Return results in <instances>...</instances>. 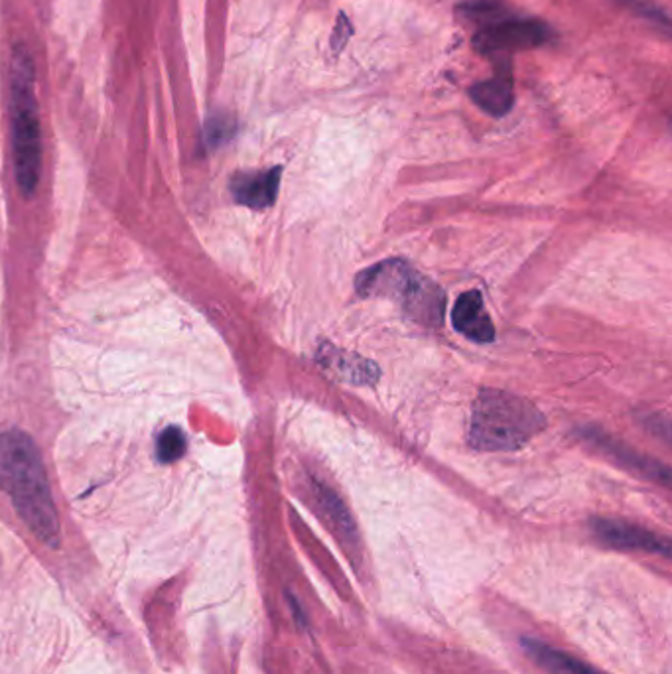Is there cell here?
Returning <instances> with one entry per match:
<instances>
[{
  "instance_id": "cell-8",
  "label": "cell",
  "mask_w": 672,
  "mask_h": 674,
  "mask_svg": "<svg viewBox=\"0 0 672 674\" xmlns=\"http://www.w3.org/2000/svg\"><path fill=\"white\" fill-rule=\"evenodd\" d=\"M453 328L463 333L468 340L478 343H492L495 340V326L485 310L480 291L463 293L452 310Z\"/></svg>"
},
{
  "instance_id": "cell-7",
  "label": "cell",
  "mask_w": 672,
  "mask_h": 674,
  "mask_svg": "<svg viewBox=\"0 0 672 674\" xmlns=\"http://www.w3.org/2000/svg\"><path fill=\"white\" fill-rule=\"evenodd\" d=\"M282 168L235 174L229 184L233 200L251 210H267L276 202Z\"/></svg>"
},
{
  "instance_id": "cell-10",
  "label": "cell",
  "mask_w": 672,
  "mask_h": 674,
  "mask_svg": "<svg viewBox=\"0 0 672 674\" xmlns=\"http://www.w3.org/2000/svg\"><path fill=\"white\" fill-rule=\"evenodd\" d=\"M522 649L531 657L532 661L541 664L544 671L552 674H605L590 664L574 659L570 654L563 653L558 649H552L549 645L539 643L534 639H522Z\"/></svg>"
},
{
  "instance_id": "cell-5",
  "label": "cell",
  "mask_w": 672,
  "mask_h": 674,
  "mask_svg": "<svg viewBox=\"0 0 672 674\" xmlns=\"http://www.w3.org/2000/svg\"><path fill=\"white\" fill-rule=\"evenodd\" d=\"M421 281V274L412 271L406 262L392 259L363 271L355 279V288L362 296H391L404 306Z\"/></svg>"
},
{
  "instance_id": "cell-2",
  "label": "cell",
  "mask_w": 672,
  "mask_h": 674,
  "mask_svg": "<svg viewBox=\"0 0 672 674\" xmlns=\"http://www.w3.org/2000/svg\"><path fill=\"white\" fill-rule=\"evenodd\" d=\"M11 132L16 181L24 196H32L40 181L42 129L34 61L24 48L12 56Z\"/></svg>"
},
{
  "instance_id": "cell-6",
  "label": "cell",
  "mask_w": 672,
  "mask_h": 674,
  "mask_svg": "<svg viewBox=\"0 0 672 674\" xmlns=\"http://www.w3.org/2000/svg\"><path fill=\"white\" fill-rule=\"evenodd\" d=\"M592 531L603 544L622 548V551H645V553L671 556V544L659 534L645 531L637 524L613 521V519H593Z\"/></svg>"
},
{
  "instance_id": "cell-13",
  "label": "cell",
  "mask_w": 672,
  "mask_h": 674,
  "mask_svg": "<svg viewBox=\"0 0 672 674\" xmlns=\"http://www.w3.org/2000/svg\"><path fill=\"white\" fill-rule=\"evenodd\" d=\"M333 359L335 362H330L328 365L331 367H338V371L343 373V377H347V379H352V381L363 382V381H373L375 379V365L372 363L362 362L359 357H352V362L350 359H345V355H342L340 352H335L333 355Z\"/></svg>"
},
{
  "instance_id": "cell-4",
  "label": "cell",
  "mask_w": 672,
  "mask_h": 674,
  "mask_svg": "<svg viewBox=\"0 0 672 674\" xmlns=\"http://www.w3.org/2000/svg\"><path fill=\"white\" fill-rule=\"evenodd\" d=\"M549 38L551 28L546 24L531 19H509L502 14L475 32L473 46L482 54L531 50L546 44Z\"/></svg>"
},
{
  "instance_id": "cell-14",
  "label": "cell",
  "mask_w": 672,
  "mask_h": 674,
  "mask_svg": "<svg viewBox=\"0 0 672 674\" xmlns=\"http://www.w3.org/2000/svg\"><path fill=\"white\" fill-rule=\"evenodd\" d=\"M233 134H235V121L227 115H215L211 117L210 121L205 122V131H203V141L210 146L215 149L223 142L229 141Z\"/></svg>"
},
{
  "instance_id": "cell-3",
  "label": "cell",
  "mask_w": 672,
  "mask_h": 674,
  "mask_svg": "<svg viewBox=\"0 0 672 674\" xmlns=\"http://www.w3.org/2000/svg\"><path fill=\"white\" fill-rule=\"evenodd\" d=\"M546 421L534 404L517 394L483 389L473 404L468 442L475 450H519L541 433Z\"/></svg>"
},
{
  "instance_id": "cell-12",
  "label": "cell",
  "mask_w": 672,
  "mask_h": 674,
  "mask_svg": "<svg viewBox=\"0 0 672 674\" xmlns=\"http://www.w3.org/2000/svg\"><path fill=\"white\" fill-rule=\"evenodd\" d=\"M186 448H188L186 434L181 433L180 428H176V426L164 428L158 434V438H156V458H158V462H178L181 456L186 453Z\"/></svg>"
},
{
  "instance_id": "cell-9",
  "label": "cell",
  "mask_w": 672,
  "mask_h": 674,
  "mask_svg": "<svg viewBox=\"0 0 672 674\" xmlns=\"http://www.w3.org/2000/svg\"><path fill=\"white\" fill-rule=\"evenodd\" d=\"M470 97L482 111L490 113L493 117H503L511 111L515 93H512L511 66L507 60L497 66L492 80L475 83L470 90Z\"/></svg>"
},
{
  "instance_id": "cell-11",
  "label": "cell",
  "mask_w": 672,
  "mask_h": 674,
  "mask_svg": "<svg viewBox=\"0 0 672 674\" xmlns=\"http://www.w3.org/2000/svg\"><path fill=\"white\" fill-rule=\"evenodd\" d=\"M590 438H592V442H596V446L603 448L608 456L612 453L613 458H617L620 462L627 463L629 468L641 472L642 475H651V477H657L662 484H669V470L661 468L659 462H652V460L645 458V456L629 452V450H625V446H617V444H613L608 438H600L598 434L590 433Z\"/></svg>"
},
{
  "instance_id": "cell-1",
  "label": "cell",
  "mask_w": 672,
  "mask_h": 674,
  "mask_svg": "<svg viewBox=\"0 0 672 674\" xmlns=\"http://www.w3.org/2000/svg\"><path fill=\"white\" fill-rule=\"evenodd\" d=\"M0 489L42 543L60 544V521L51 499L48 473L28 434L0 433Z\"/></svg>"
},
{
  "instance_id": "cell-15",
  "label": "cell",
  "mask_w": 672,
  "mask_h": 674,
  "mask_svg": "<svg viewBox=\"0 0 672 674\" xmlns=\"http://www.w3.org/2000/svg\"><path fill=\"white\" fill-rule=\"evenodd\" d=\"M321 507L330 513L331 519L335 521L338 527H342V533L347 534V536H353V524L350 521V515L343 511L342 504L335 499V495L330 494L328 489H320Z\"/></svg>"
}]
</instances>
